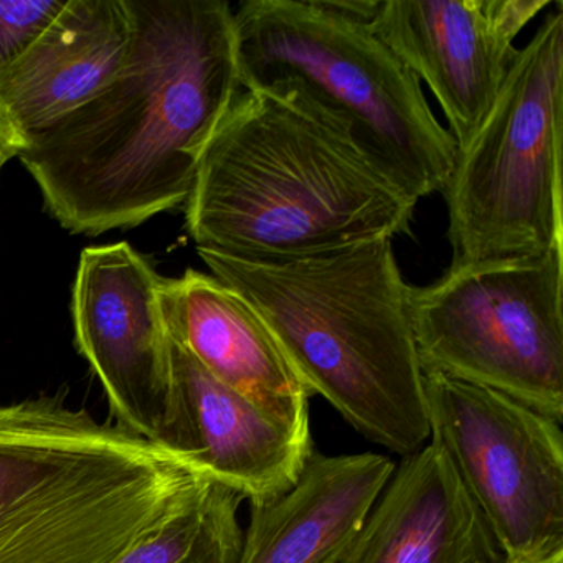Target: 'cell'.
I'll use <instances>...</instances> for the list:
<instances>
[{
  "label": "cell",
  "instance_id": "cell-1",
  "mask_svg": "<svg viewBox=\"0 0 563 563\" xmlns=\"http://www.w3.org/2000/svg\"><path fill=\"white\" fill-rule=\"evenodd\" d=\"M113 81L34 134L19 159L68 232L131 229L186 206L207 144L242 91L225 0H130Z\"/></svg>",
  "mask_w": 563,
  "mask_h": 563
},
{
  "label": "cell",
  "instance_id": "cell-2",
  "mask_svg": "<svg viewBox=\"0 0 563 563\" xmlns=\"http://www.w3.org/2000/svg\"><path fill=\"white\" fill-rule=\"evenodd\" d=\"M417 203L341 118L276 85L240 91L203 151L186 225L197 249L299 258L404 235Z\"/></svg>",
  "mask_w": 563,
  "mask_h": 563
},
{
  "label": "cell",
  "instance_id": "cell-3",
  "mask_svg": "<svg viewBox=\"0 0 563 563\" xmlns=\"http://www.w3.org/2000/svg\"><path fill=\"white\" fill-rule=\"evenodd\" d=\"M263 319L308 394L358 433L408 456L430 440L424 372L394 240L246 260L197 249Z\"/></svg>",
  "mask_w": 563,
  "mask_h": 563
},
{
  "label": "cell",
  "instance_id": "cell-4",
  "mask_svg": "<svg viewBox=\"0 0 563 563\" xmlns=\"http://www.w3.org/2000/svg\"><path fill=\"white\" fill-rule=\"evenodd\" d=\"M213 483L67 390L0 407V563H114Z\"/></svg>",
  "mask_w": 563,
  "mask_h": 563
},
{
  "label": "cell",
  "instance_id": "cell-5",
  "mask_svg": "<svg viewBox=\"0 0 563 563\" xmlns=\"http://www.w3.org/2000/svg\"><path fill=\"white\" fill-rule=\"evenodd\" d=\"M243 90L296 88L341 118L415 200L443 192L457 147L413 74L331 0H246L233 12Z\"/></svg>",
  "mask_w": 563,
  "mask_h": 563
},
{
  "label": "cell",
  "instance_id": "cell-6",
  "mask_svg": "<svg viewBox=\"0 0 563 563\" xmlns=\"http://www.w3.org/2000/svg\"><path fill=\"white\" fill-rule=\"evenodd\" d=\"M563 11L547 15L443 189L451 266L563 249Z\"/></svg>",
  "mask_w": 563,
  "mask_h": 563
},
{
  "label": "cell",
  "instance_id": "cell-7",
  "mask_svg": "<svg viewBox=\"0 0 563 563\" xmlns=\"http://www.w3.org/2000/svg\"><path fill=\"white\" fill-rule=\"evenodd\" d=\"M563 249L536 258L450 266L410 286L423 372L490 388L563 420Z\"/></svg>",
  "mask_w": 563,
  "mask_h": 563
},
{
  "label": "cell",
  "instance_id": "cell-8",
  "mask_svg": "<svg viewBox=\"0 0 563 563\" xmlns=\"http://www.w3.org/2000/svg\"><path fill=\"white\" fill-rule=\"evenodd\" d=\"M440 443L506 562L563 550L562 423L490 388L424 372Z\"/></svg>",
  "mask_w": 563,
  "mask_h": 563
},
{
  "label": "cell",
  "instance_id": "cell-9",
  "mask_svg": "<svg viewBox=\"0 0 563 563\" xmlns=\"http://www.w3.org/2000/svg\"><path fill=\"white\" fill-rule=\"evenodd\" d=\"M163 276L130 243L88 246L75 276V344L100 380L114 423L169 448L177 421Z\"/></svg>",
  "mask_w": 563,
  "mask_h": 563
},
{
  "label": "cell",
  "instance_id": "cell-10",
  "mask_svg": "<svg viewBox=\"0 0 563 563\" xmlns=\"http://www.w3.org/2000/svg\"><path fill=\"white\" fill-rule=\"evenodd\" d=\"M550 0H378L371 25L427 84L457 151L476 136L516 60L514 42Z\"/></svg>",
  "mask_w": 563,
  "mask_h": 563
},
{
  "label": "cell",
  "instance_id": "cell-11",
  "mask_svg": "<svg viewBox=\"0 0 563 563\" xmlns=\"http://www.w3.org/2000/svg\"><path fill=\"white\" fill-rule=\"evenodd\" d=\"M177 421L170 450L250 504L275 499L311 457L309 413H273L210 375L173 341Z\"/></svg>",
  "mask_w": 563,
  "mask_h": 563
},
{
  "label": "cell",
  "instance_id": "cell-12",
  "mask_svg": "<svg viewBox=\"0 0 563 563\" xmlns=\"http://www.w3.org/2000/svg\"><path fill=\"white\" fill-rule=\"evenodd\" d=\"M499 547L433 438L404 456L332 563H499Z\"/></svg>",
  "mask_w": 563,
  "mask_h": 563
},
{
  "label": "cell",
  "instance_id": "cell-13",
  "mask_svg": "<svg viewBox=\"0 0 563 563\" xmlns=\"http://www.w3.org/2000/svg\"><path fill=\"white\" fill-rule=\"evenodd\" d=\"M130 0H67L0 74V124L22 143L97 97L126 64Z\"/></svg>",
  "mask_w": 563,
  "mask_h": 563
},
{
  "label": "cell",
  "instance_id": "cell-14",
  "mask_svg": "<svg viewBox=\"0 0 563 563\" xmlns=\"http://www.w3.org/2000/svg\"><path fill=\"white\" fill-rule=\"evenodd\" d=\"M170 338L210 375L273 413H309L311 395L255 309L212 275L187 269L163 278Z\"/></svg>",
  "mask_w": 563,
  "mask_h": 563
},
{
  "label": "cell",
  "instance_id": "cell-15",
  "mask_svg": "<svg viewBox=\"0 0 563 563\" xmlns=\"http://www.w3.org/2000/svg\"><path fill=\"white\" fill-rule=\"evenodd\" d=\"M397 464L384 454L312 451L282 496L250 504L239 563H332L351 542Z\"/></svg>",
  "mask_w": 563,
  "mask_h": 563
},
{
  "label": "cell",
  "instance_id": "cell-16",
  "mask_svg": "<svg viewBox=\"0 0 563 563\" xmlns=\"http://www.w3.org/2000/svg\"><path fill=\"white\" fill-rule=\"evenodd\" d=\"M242 503L240 494L213 481L194 503L114 563H239Z\"/></svg>",
  "mask_w": 563,
  "mask_h": 563
},
{
  "label": "cell",
  "instance_id": "cell-17",
  "mask_svg": "<svg viewBox=\"0 0 563 563\" xmlns=\"http://www.w3.org/2000/svg\"><path fill=\"white\" fill-rule=\"evenodd\" d=\"M67 0H0V74L60 14Z\"/></svg>",
  "mask_w": 563,
  "mask_h": 563
},
{
  "label": "cell",
  "instance_id": "cell-18",
  "mask_svg": "<svg viewBox=\"0 0 563 563\" xmlns=\"http://www.w3.org/2000/svg\"><path fill=\"white\" fill-rule=\"evenodd\" d=\"M24 147V143L15 134H12L8 128L0 124V170L9 161L19 157Z\"/></svg>",
  "mask_w": 563,
  "mask_h": 563
},
{
  "label": "cell",
  "instance_id": "cell-19",
  "mask_svg": "<svg viewBox=\"0 0 563 563\" xmlns=\"http://www.w3.org/2000/svg\"><path fill=\"white\" fill-rule=\"evenodd\" d=\"M499 563H563V550L562 552L552 553V555L542 556V559L523 560V562H503Z\"/></svg>",
  "mask_w": 563,
  "mask_h": 563
}]
</instances>
